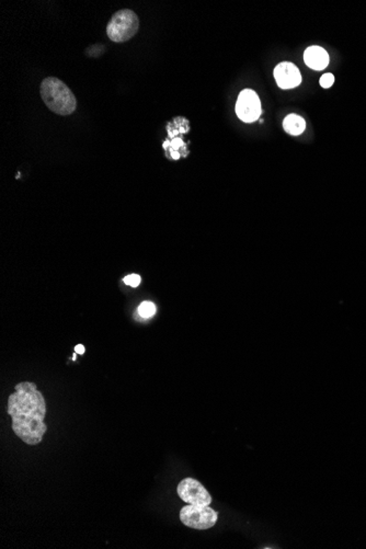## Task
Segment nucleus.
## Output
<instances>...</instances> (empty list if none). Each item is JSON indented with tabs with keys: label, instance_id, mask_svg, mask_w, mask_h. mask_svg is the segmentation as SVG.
<instances>
[{
	"label": "nucleus",
	"instance_id": "nucleus-3",
	"mask_svg": "<svg viewBox=\"0 0 366 549\" xmlns=\"http://www.w3.org/2000/svg\"><path fill=\"white\" fill-rule=\"evenodd\" d=\"M139 29L136 13L130 9L118 10L112 16L106 25V34L113 42H126L134 36Z\"/></svg>",
	"mask_w": 366,
	"mask_h": 549
},
{
	"label": "nucleus",
	"instance_id": "nucleus-8",
	"mask_svg": "<svg viewBox=\"0 0 366 549\" xmlns=\"http://www.w3.org/2000/svg\"><path fill=\"white\" fill-rule=\"evenodd\" d=\"M304 61L309 68L322 70L329 64V55L320 46H310L304 53Z\"/></svg>",
	"mask_w": 366,
	"mask_h": 549
},
{
	"label": "nucleus",
	"instance_id": "nucleus-14",
	"mask_svg": "<svg viewBox=\"0 0 366 549\" xmlns=\"http://www.w3.org/2000/svg\"><path fill=\"white\" fill-rule=\"evenodd\" d=\"M75 351H76V353H78V354H84V353H85V346H84L83 344H78V345H76V347H75Z\"/></svg>",
	"mask_w": 366,
	"mask_h": 549
},
{
	"label": "nucleus",
	"instance_id": "nucleus-7",
	"mask_svg": "<svg viewBox=\"0 0 366 549\" xmlns=\"http://www.w3.org/2000/svg\"><path fill=\"white\" fill-rule=\"evenodd\" d=\"M274 78L281 89L296 88L302 83V75L297 67L289 62L278 64L274 68Z\"/></svg>",
	"mask_w": 366,
	"mask_h": 549
},
{
	"label": "nucleus",
	"instance_id": "nucleus-5",
	"mask_svg": "<svg viewBox=\"0 0 366 549\" xmlns=\"http://www.w3.org/2000/svg\"><path fill=\"white\" fill-rule=\"evenodd\" d=\"M236 113L237 116L246 123H252L260 117L262 113L261 101L256 91L245 89L239 93L236 103Z\"/></svg>",
	"mask_w": 366,
	"mask_h": 549
},
{
	"label": "nucleus",
	"instance_id": "nucleus-4",
	"mask_svg": "<svg viewBox=\"0 0 366 549\" xmlns=\"http://www.w3.org/2000/svg\"><path fill=\"white\" fill-rule=\"evenodd\" d=\"M218 513L209 505L189 504L181 508L180 520L184 525L195 530H209L217 522Z\"/></svg>",
	"mask_w": 366,
	"mask_h": 549
},
{
	"label": "nucleus",
	"instance_id": "nucleus-9",
	"mask_svg": "<svg viewBox=\"0 0 366 549\" xmlns=\"http://www.w3.org/2000/svg\"><path fill=\"white\" fill-rule=\"evenodd\" d=\"M283 127L286 133H289L290 135L297 136L306 129V122L303 117H301L297 114H290L284 119L283 121Z\"/></svg>",
	"mask_w": 366,
	"mask_h": 549
},
{
	"label": "nucleus",
	"instance_id": "nucleus-2",
	"mask_svg": "<svg viewBox=\"0 0 366 549\" xmlns=\"http://www.w3.org/2000/svg\"><path fill=\"white\" fill-rule=\"evenodd\" d=\"M41 97L45 105L58 115H69L77 108L74 93L62 80L55 77H48L43 80Z\"/></svg>",
	"mask_w": 366,
	"mask_h": 549
},
{
	"label": "nucleus",
	"instance_id": "nucleus-10",
	"mask_svg": "<svg viewBox=\"0 0 366 549\" xmlns=\"http://www.w3.org/2000/svg\"><path fill=\"white\" fill-rule=\"evenodd\" d=\"M137 312L139 317L144 319H148L156 313V305L152 302H143L137 308Z\"/></svg>",
	"mask_w": 366,
	"mask_h": 549
},
{
	"label": "nucleus",
	"instance_id": "nucleus-12",
	"mask_svg": "<svg viewBox=\"0 0 366 549\" xmlns=\"http://www.w3.org/2000/svg\"><path fill=\"white\" fill-rule=\"evenodd\" d=\"M335 83V77L332 73H324V75L320 78V86L322 88H330V87Z\"/></svg>",
	"mask_w": 366,
	"mask_h": 549
},
{
	"label": "nucleus",
	"instance_id": "nucleus-15",
	"mask_svg": "<svg viewBox=\"0 0 366 549\" xmlns=\"http://www.w3.org/2000/svg\"><path fill=\"white\" fill-rule=\"evenodd\" d=\"M171 156H172V158H175V159L180 158V155H179V153L177 151H175V150H171Z\"/></svg>",
	"mask_w": 366,
	"mask_h": 549
},
{
	"label": "nucleus",
	"instance_id": "nucleus-11",
	"mask_svg": "<svg viewBox=\"0 0 366 549\" xmlns=\"http://www.w3.org/2000/svg\"><path fill=\"white\" fill-rule=\"evenodd\" d=\"M124 283L132 287H137L141 283V278L137 274H131V276H126L124 278Z\"/></svg>",
	"mask_w": 366,
	"mask_h": 549
},
{
	"label": "nucleus",
	"instance_id": "nucleus-13",
	"mask_svg": "<svg viewBox=\"0 0 366 549\" xmlns=\"http://www.w3.org/2000/svg\"><path fill=\"white\" fill-rule=\"evenodd\" d=\"M169 145L172 147L171 150L177 151V149H179L181 146H183V140L181 138H175L171 143H169V142L164 143V147H168Z\"/></svg>",
	"mask_w": 366,
	"mask_h": 549
},
{
	"label": "nucleus",
	"instance_id": "nucleus-6",
	"mask_svg": "<svg viewBox=\"0 0 366 549\" xmlns=\"http://www.w3.org/2000/svg\"><path fill=\"white\" fill-rule=\"evenodd\" d=\"M177 492L184 502L193 505H210L212 497L199 481L185 478L178 485Z\"/></svg>",
	"mask_w": 366,
	"mask_h": 549
},
{
	"label": "nucleus",
	"instance_id": "nucleus-1",
	"mask_svg": "<svg viewBox=\"0 0 366 549\" xmlns=\"http://www.w3.org/2000/svg\"><path fill=\"white\" fill-rule=\"evenodd\" d=\"M9 396L7 412L12 419V430L25 444L41 443L48 426L44 423L46 404L34 383L22 381Z\"/></svg>",
	"mask_w": 366,
	"mask_h": 549
}]
</instances>
